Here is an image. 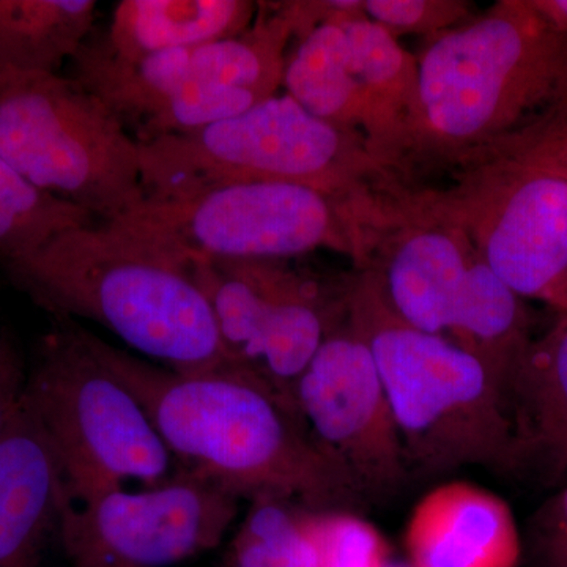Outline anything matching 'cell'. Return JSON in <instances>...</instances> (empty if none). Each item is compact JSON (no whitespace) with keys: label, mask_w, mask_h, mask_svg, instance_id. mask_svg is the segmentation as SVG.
I'll use <instances>...</instances> for the list:
<instances>
[{"label":"cell","mask_w":567,"mask_h":567,"mask_svg":"<svg viewBox=\"0 0 567 567\" xmlns=\"http://www.w3.org/2000/svg\"><path fill=\"white\" fill-rule=\"evenodd\" d=\"M65 499L51 447L22 398L0 439V567H47Z\"/></svg>","instance_id":"cell-17"},{"label":"cell","mask_w":567,"mask_h":567,"mask_svg":"<svg viewBox=\"0 0 567 567\" xmlns=\"http://www.w3.org/2000/svg\"><path fill=\"white\" fill-rule=\"evenodd\" d=\"M137 145L145 196L287 183L338 200L361 224L406 188L363 137L316 117L286 92L207 128Z\"/></svg>","instance_id":"cell-5"},{"label":"cell","mask_w":567,"mask_h":567,"mask_svg":"<svg viewBox=\"0 0 567 567\" xmlns=\"http://www.w3.org/2000/svg\"><path fill=\"white\" fill-rule=\"evenodd\" d=\"M93 223L92 213L41 192L0 156V264Z\"/></svg>","instance_id":"cell-23"},{"label":"cell","mask_w":567,"mask_h":567,"mask_svg":"<svg viewBox=\"0 0 567 567\" xmlns=\"http://www.w3.org/2000/svg\"><path fill=\"white\" fill-rule=\"evenodd\" d=\"M349 17L358 14L330 18L293 40L282 89L316 117L358 134L368 144L371 123L346 31Z\"/></svg>","instance_id":"cell-20"},{"label":"cell","mask_w":567,"mask_h":567,"mask_svg":"<svg viewBox=\"0 0 567 567\" xmlns=\"http://www.w3.org/2000/svg\"><path fill=\"white\" fill-rule=\"evenodd\" d=\"M259 11L251 0H122L87 43L115 58H145L230 39L251 28Z\"/></svg>","instance_id":"cell-18"},{"label":"cell","mask_w":567,"mask_h":567,"mask_svg":"<svg viewBox=\"0 0 567 567\" xmlns=\"http://www.w3.org/2000/svg\"><path fill=\"white\" fill-rule=\"evenodd\" d=\"M0 265L11 286L54 319L102 324L163 368L183 374L237 368L189 265L110 224L66 230Z\"/></svg>","instance_id":"cell-3"},{"label":"cell","mask_w":567,"mask_h":567,"mask_svg":"<svg viewBox=\"0 0 567 567\" xmlns=\"http://www.w3.org/2000/svg\"><path fill=\"white\" fill-rule=\"evenodd\" d=\"M319 567H386L391 546L385 535L349 509L306 511Z\"/></svg>","instance_id":"cell-24"},{"label":"cell","mask_w":567,"mask_h":567,"mask_svg":"<svg viewBox=\"0 0 567 567\" xmlns=\"http://www.w3.org/2000/svg\"><path fill=\"white\" fill-rule=\"evenodd\" d=\"M363 264L382 282L395 315L425 333L454 339L507 286L456 224L406 188L363 229Z\"/></svg>","instance_id":"cell-12"},{"label":"cell","mask_w":567,"mask_h":567,"mask_svg":"<svg viewBox=\"0 0 567 567\" xmlns=\"http://www.w3.org/2000/svg\"><path fill=\"white\" fill-rule=\"evenodd\" d=\"M110 226L189 265L200 260L286 259L317 249L363 259V235L338 200L287 183H224L145 196Z\"/></svg>","instance_id":"cell-8"},{"label":"cell","mask_w":567,"mask_h":567,"mask_svg":"<svg viewBox=\"0 0 567 567\" xmlns=\"http://www.w3.org/2000/svg\"><path fill=\"white\" fill-rule=\"evenodd\" d=\"M24 399L70 502L169 480L174 458L151 416L104 360L99 336L73 320L55 319L40 339Z\"/></svg>","instance_id":"cell-6"},{"label":"cell","mask_w":567,"mask_h":567,"mask_svg":"<svg viewBox=\"0 0 567 567\" xmlns=\"http://www.w3.org/2000/svg\"><path fill=\"white\" fill-rule=\"evenodd\" d=\"M240 498L177 470L158 486L65 499L59 546L66 567H171L213 550Z\"/></svg>","instance_id":"cell-11"},{"label":"cell","mask_w":567,"mask_h":567,"mask_svg":"<svg viewBox=\"0 0 567 567\" xmlns=\"http://www.w3.org/2000/svg\"><path fill=\"white\" fill-rule=\"evenodd\" d=\"M295 405L317 443L365 499L404 484V447L371 350L341 315L295 385Z\"/></svg>","instance_id":"cell-14"},{"label":"cell","mask_w":567,"mask_h":567,"mask_svg":"<svg viewBox=\"0 0 567 567\" xmlns=\"http://www.w3.org/2000/svg\"><path fill=\"white\" fill-rule=\"evenodd\" d=\"M413 192L427 210L461 227L522 300L567 312V167L525 152Z\"/></svg>","instance_id":"cell-9"},{"label":"cell","mask_w":567,"mask_h":567,"mask_svg":"<svg viewBox=\"0 0 567 567\" xmlns=\"http://www.w3.org/2000/svg\"><path fill=\"white\" fill-rule=\"evenodd\" d=\"M511 475L544 487L567 481V312L533 336L507 386Z\"/></svg>","instance_id":"cell-16"},{"label":"cell","mask_w":567,"mask_h":567,"mask_svg":"<svg viewBox=\"0 0 567 567\" xmlns=\"http://www.w3.org/2000/svg\"><path fill=\"white\" fill-rule=\"evenodd\" d=\"M104 360L151 416L181 472L240 499L276 498L315 511L349 509L364 496L305 424L244 369L171 371L100 338Z\"/></svg>","instance_id":"cell-2"},{"label":"cell","mask_w":567,"mask_h":567,"mask_svg":"<svg viewBox=\"0 0 567 567\" xmlns=\"http://www.w3.org/2000/svg\"><path fill=\"white\" fill-rule=\"evenodd\" d=\"M0 156L41 192L112 223L145 199L136 137L61 73L0 71Z\"/></svg>","instance_id":"cell-7"},{"label":"cell","mask_w":567,"mask_h":567,"mask_svg":"<svg viewBox=\"0 0 567 567\" xmlns=\"http://www.w3.org/2000/svg\"><path fill=\"white\" fill-rule=\"evenodd\" d=\"M550 162H555L561 164V166L567 167V159H550Z\"/></svg>","instance_id":"cell-30"},{"label":"cell","mask_w":567,"mask_h":567,"mask_svg":"<svg viewBox=\"0 0 567 567\" xmlns=\"http://www.w3.org/2000/svg\"><path fill=\"white\" fill-rule=\"evenodd\" d=\"M399 174L405 185L529 151L567 117V31L532 0H499L425 40Z\"/></svg>","instance_id":"cell-1"},{"label":"cell","mask_w":567,"mask_h":567,"mask_svg":"<svg viewBox=\"0 0 567 567\" xmlns=\"http://www.w3.org/2000/svg\"><path fill=\"white\" fill-rule=\"evenodd\" d=\"M306 511L286 499H252L227 547L226 567H319Z\"/></svg>","instance_id":"cell-22"},{"label":"cell","mask_w":567,"mask_h":567,"mask_svg":"<svg viewBox=\"0 0 567 567\" xmlns=\"http://www.w3.org/2000/svg\"><path fill=\"white\" fill-rule=\"evenodd\" d=\"M527 152L547 159H567V117Z\"/></svg>","instance_id":"cell-28"},{"label":"cell","mask_w":567,"mask_h":567,"mask_svg":"<svg viewBox=\"0 0 567 567\" xmlns=\"http://www.w3.org/2000/svg\"><path fill=\"white\" fill-rule=\"evenodd\" d=\"M410 567H518L524 544L505 498L470 481L421 496L404 528Z\"/></svg>","instance_id":"cell-15"},{"label":"cell","mask_w":567,"mask_h":567,"mask_svg":"<svg viewBox=\"0 0 567 567\" xmlns=\"http://www.w3.org/2000/svg\"><path fill=\"white\" fill-rule=\"evenodd\" d=\"M295 37V2H260L251 28L197 47L122 59L85 41L70 62V78L102 100L126 128L136 130L185 85L218 82L248 89L265 99L281 92L284 66Z\"/></svg>","instance_id":"cell-13"},{"label":"cell","mask_w":567,"mask_h":567,"mask_svg":"<svg viewBox=\"0 0 567 567\" xmlns=\"http://www.w3.org/2000/svg\"><path fill=\"white\" fill-rule=\"evenodd\" d=\"M475 3L465 0H363L368 20L382 25L395 39L421 35L435 39L476 17Z\"/></svg>","instance_id":"cell-25"},{"label":"cell","mask_w":567,"mask_h":567,"mask_svg":"<svg viewBox=\"0 0 567 567\" xmlns=\"http://www.w3.org/2000/svg\"><path fill=\"white\" fill-rule=\"evenodd\" d=\"M344 25L371 123L369 151L401 178L399 166L417 103L416 54L405 50L393 33L364 14L344 18Z\"/></svg>","instance_id":"cell-19"},{"label":"cell","mask_w":567,"mask_h":567,"mask_svg":"<svg viewBox=\"0 0 567 567\" xmlns=\"http://www.w3.org/2000/svg\"><path fill=\"white\" fill-rule=\"evenodd\" d=\"M532 544L537 567H567V481L533 518Z\"/></svg>","instance_id":"cell-26"},{"label":"cell","mask_w":567,"mask_h":567,"mask_svg":"<svg viewBox=\"0 0 567 567\" xmlns=\"http://www.w3.org/2000/svg\"><path fill=\"white\" fill-rule=\"evenodd\" d=\"M189 268L229 360L297 410L295 385L341 315V286L331 289L286 259L200 260Z\"/></svg>","instance_id":"cell-10"},{"label":"cell","mask_w":567,"mask_h":567,"mask_svg":"<svg viewBox=\"0 0 567 567\" xmlns=\"http://www.w3.org/2000/svg\"><path fill=\"white\" fill-rule=\"evenodd\" d=\"M95 0H0V71L59 73L95 28Z\"/></svg>","instance_id":"cell-21"},{"label":"cell","mask_w":567,"mask_h":567,"mask_svg":"<svg viewBox=\"0 0 567 567\" xmlns=\"http://www.w3.org/2000/svg\"><path fill=\"white\" fill-rule=\"evenodd\" d=\"M386 567H410V566L395 565V563L391 561L390 565H388Z\"/></svg>","instance_id":"cell-31"},{"label":"cell","mask_w":567,"mask_h":567,"mask_svg":"<svg viewBox=\"0 0 567 567\" xmlns=\"http://www.w3.org/2000/svg\"><path fill=\"white\" fill-rule=\"evenodd\" d=\"M341 295L385 386L409 473L446 475L464 466L507 473L509 409L487 369L450 339L395 315L371 268L347 276Z\"/></svg>","instance_id":"cell-4"},{"label":"cell","mask_w":567,"mask_h":567,"mask_svg":"<svg viewBox=\"0 0 567 567\" xmlns=\"http://www.w3.org/2000/svg\"><path fill=\"white\" fill-rule=\"evenodd\" d=\"M532 2L551 24L567 31V0H532Z\"/></svg>","instance_id":"cell-29"},{"label":"cell","mask_w":567,"mask_h":567,"mask_svg":"<svg viewBox=\"0 0 567 567\" xmlns=\"http://www.w3.org/2000/svg\"><path fill=\"white\" fill-rule=\"evenodd\" d=\"M28 364L7 330H0V439L20 409L28 385Z\"/></svg>","instance_id":"cell-27"}]
</instances>
